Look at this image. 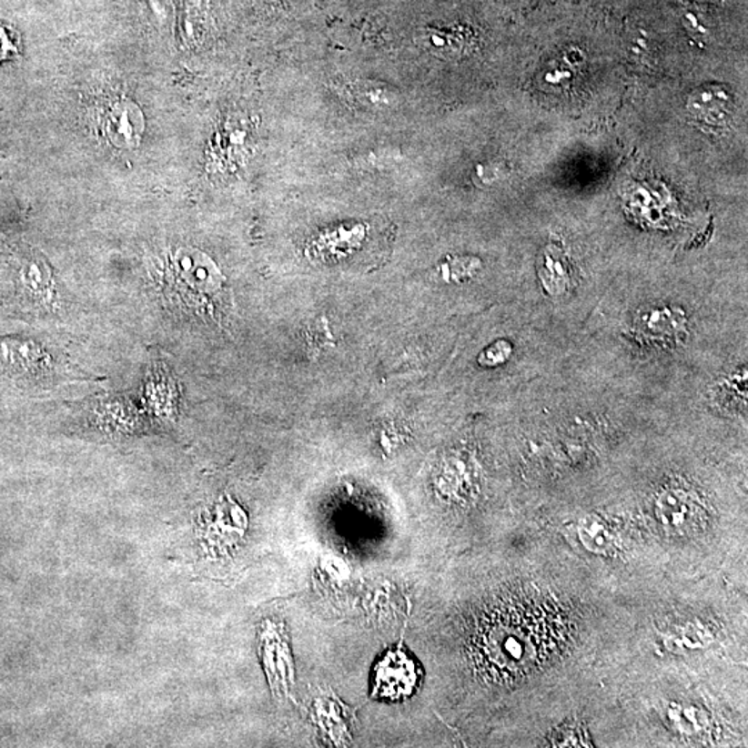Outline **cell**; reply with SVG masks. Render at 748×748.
<instances>
[{"label":"cell","instance_id":"1","mask_svg":"<svg viewBox=\"0 0 748 748\" xmlns=\"http://www.w3.org/2000/svg\"><path fill=\"white\" fill-rule=\"evenodd\" d=\"M163 276V296L172 305L195 314H212L225 283L215 262L195 248L179 249Z\"/></svg>","mask_w":748,"mask_h":748},{"label":"cell","instance_id":"2","mask_svg":"<svg viewBox=\"0 0 748 748\" xmlns=\"http://www.w3.org/2000/svg\"><path fill=\"white\" fill-rule=\"evenodd\" d=\"M419 671L407 652L397 649L387 652L374 671V693L389 700L409 696L418 683Z\"/></svg>","mask_w":748,"mask_h":748},{"label":"cell","instance_id":"3","mask_svg":"<svg viewBox=\"0 0 748 748\" xmlns=\"http://www.w3.org/2000/svg\"><path fill=\"white\" fill-rule=\"evenodd\" d=\"M656 509L665 531L672 535L691 534L704 520L699 500L683 490H664L657 500Z\"/></svg>","mask_w":748,"mask_h":748},{"label":"cell","instance_id":"4","mask_svg":"<svg viewBox=\"0 0 748 748\" xmlns=\"http://www.w3.org/2000/svg\"><path fill=\"white\" fill-rule=\"evenodd\" d=\"M635 330L644 341L670 346L686 333V317L676 308H650L639 315Z\"/></svg>","mask_w":748,"mask_h":748},{"label":"cell","instance_id":"5","mask_svg":"<svg viewBox=\"0 0 748 748\" xmlns=\"http://www.w3.org/2000/svg\"><path fill=\"white\" fill-rule=\"evenodd\" d=\"M538 275L546 293L564 296L574 282L571 262L564 251L557 246H548L538 259Z\"/></svg>","mask_w":748,"mask_h":748},{"label":"cell","instance_id":"6","mask_svg":"<svg viewBox=\"0 0 748 748\" xmlns=\"http://www.w3.org/2000/svg\"><path fill=\"white\" fill-rule=\"evenodd\" d=\"M106 131L111 142L118 147H137L143 134L142 113L132 103H118L108 111Z\"/></svg>","mask_w":748,"mask_h":748},{"label":"cell","instance_id":"7","mask_svg":"<svg viewBox=\"0 0 748 748\" xmlns=\"http://www.w3.org/2000/svg\"><path fill=\"white\" fill-rule=\"evenodd\" d=\"M732 97L720 86H703L692 93L688 110L708 125H723L732 114Z\"/></svg>","mask_w":748,"mask_h":748},{"label":"cell","instance_id":"8","mask_svg":"<svg viewBox=\"0 0 748 748\" xmlns=\"http://www.w3.org/2000/svg\"><path fill=\"white\" fill-rule=\"evenodd\" d=\"M578 534L582 545L591 553L609 554L614 549V535L601 517H585L581 521Z\"/></svg>","mask_w":748,"mask_h":748},{"label":"cell","instance_id":"9","mask_svg":"<svg viewBox=\"0 0 748 748\" xmlns=\"http://www.w3.org/2000/svg\"><path fill=\"white\" fill-rule=\"evenodd\" d=\"M420 44L427 49L431 50L432 53H437L442 57H450V56L461 53L464 47V41L460 35L448 33L444 29L429 28L419 36Z\"/></svg>","mask_w":748,"mask_h":748},{"label":"cell","instance_id":"10","mask_svg":"<svg viewBox=\"0 0 748 748\" xmlns=\"http://www.w3.org/2000/svg\"><path fill=\"white\" fill-rule=\"evenodd\" d=\"M352 95L359 100L360 105L371 108H384L391 103V93L386 86L379 84H357L352 86Z\"/></svg>","mask_w":748,"mask_h":748},{"label":"cell","instance_id":"11","mask_svg":"<svg viewBox=\"0 0 748 748\" xmlns=\"http://www.w3.org/2000/svg\"><path fill=\"white\" fill-rule=\"evenodd\" d=\"M45 275H46V268L38 259H31V261L25 262L23 269H21L24 285L34 293L41 294L45 290V285H46V276Z\"/></svg>","mask_w":748,"mask_h":748},{"label":"cell","instance_id":"12","mask_svg":"<svg viewBox=\"0 0 748 748\" xmlns=\"http://www.w3.org/2000/svg\"><path fill=\"white\" fill-rule=\"evenodd\" d=\"M511 344L506 339L496 341L492 346L488 347L481 355H480L479 362L482 366H496L502 365L503 362L510 358Z\"/></svg>","mask_w":748,"mask_h":748},{"label":"cell","instance_id":"13","mask_svg":"<svg viewBox=\"0 0 748 748\" xmlns=\"http://www.w3.org/2000/svg\"><path fill=\"white\" fill-rule=\"evenodd\" d=\"M477 267H479V261H476V259L460 258L448 262L442 267V269H444V276L448 280H461V278H466L467 276L476 272Z\"/></svg>","mask_w":748,"mask_h":748}]
</instances>
